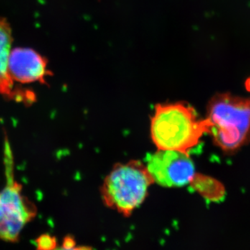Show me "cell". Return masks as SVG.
I'll list each match as a JSON object with an SVG mask.
<instances>
[{
	"mask_svg": "<svg viewBox=\"0 0 250 250\" xmlns=\"http://www.w3.org/2000/svg\"><path fill=\"white\" fill-rule=\"evenodd\" d=\"M36 244L39 250H53L57 247V241L53 237L44 234L36 240Z\"/></svg>",
	"mask_w": 250,
	"mask_h": 250,
	"instance_id": "cell-9",
	"label": "cell"
},
{
	"mask_svg": "<svg viewBox=\"0 0 250 250\" xmlns=\"http://www.w3.org/2000/svg\"><path fill=\"white\" fill-rule=\"evenodd\" d=\"M208 134L226 152L238 150L250 141V100L219 95L208 106Z\"/></svg>",
	"mask_w": 250,
	"mask_h": 250,
	"instance_id": "cell-2",
	"label": "cell"
},
{
	"mask_svg": "<svg viewBox=\"0 0 250 250\" xmlns=\"http://www.w3.org/2000/svg\"><path fill=\"white\" fill-rule=\"evenodd\" d=\"M6 185L0 190V240L14 242L18 239L26 224L34 218V206L22 195V187L14 179L12 157L6 146Z\"/></svg>",
	"mask_w": 250,
	"mask_h": 250,
	"instance_id": "cell-4",
	"label": "cell"
},
{
	"mask_svg": "<svg viewBox=\"0 0 250 250\" xmlns=\"http://www.w3.org/2000/svg\"><path fill=\"white\" fill-rule=\"evenodd\" d=\"M207 118L200 120L183 103L158 104L151 118V137L158 149L189 153L209 131Z\"/></svg>",
	"mask_w": 250,
	"mask_h": 250,
	"instance_id": "cell-1",
	"label": "cell"
},
{
	"mask_svg": "<svg viewBox=\"0 0 250 250\" xmlns=\"http://www.w3.org/2000/svg\"><path fill=\"white\" fill-rule=\"evenodd\" d=\"M146 166L154 183L164 187H180L190 184L195 166L189 153L158 149L146 157Z\"/></svg>",
	"mask_w": 250,
	"mask_h": 250,
	"instance_id": "cell-5",
	"label": "cell"
},
{
	"mask_svg": "<svg viewBox=\"0 0 250 250\" xmlns=\"http://www.w3.org/2000/svg\"><path fill=\"white\" fill-rule=\"evenodd\" d=\"M75 246H76V243H75V240L72 237L67 236L64 240L63 243H62V249H75Z\"/></svg>",
	"mask_w": 250,
	"mask_h": 250,
	"instance_id": "cell-10",
	"label": "cell"
},
{
	"mask_svg": "<svg viewBox=\"0 0 250 250\" xmlns=\"http://www.w3.org/2000/svg\"><path fill=\"white\" fill-rule=\"evenodd\" d=\"M147 167L141 161L118 164L102 187L105 205L128 217L144 201L148 188L154 184Z\"/></svg>",
	"mask_w": 250,
	"mask_h": 250,
	"instance_id": "cell-3",
	"label": "cell"
},
{
	"mask_svg": "<svg viewBox=\"0 0 250 250\" xmlns=\"http://www.w3.org/2000/svg\"><path fill=\"white\" fill-rule=\"evenodd\" d=\"M247 87H248V89L250 90V80L248 81V83H247Z\"/></svg>",
	"mask_w": 250,
	"mask_h": 250,
	"instance_id": "cell-11",
	"label": "cell"
},
{
	"mask_svg": "<svg viewBox=\"0 0 250 250\" xmlns=\"http://www.w3.org/2000/svg\"><path fill=\"white\" fill-rule=\"evenodd\" d=\"M190 184L194 190L207 200L220 202L225 198V189L223 184L212 177L201 174H195Z\"/></svg>",
	"mask_w": 250,
	"mask_h": 250,
	"instance_id": "cell-8",
	"label": "cell"
},
{
	"mask_svg": "<svg viewBox=\"0 0 250 250\" xmlns=\"http://www.w3.org/2000/svg\"><path fill=\"white\" fill-rule=\"evenodd\" d=\"M12 29L6 18L0 17V94L14 97V81L9 73V62L12 49Z\"/></svg>",
	"mask_w": 250,
	"mask_h": 250,
	"instance_id": "cell-7",
	"label": "cell"
},
{
	"mask_svg": "<svg viewBox=\"0 0 250 250\" xmlns=\"http://www.w3.org/2000/svg\"><path fill=\"white\" fill-rule=\"evenodd\" d=\"M45 57L34 49L18 47L10 54L9 73L14 82L21 83L40 82L46 83V78L50 76Z\"/></svg>",
	"mask_w": 250,
	"mask_h": 250,
	"instance_id": "cell-6",
	"label": "cell"
}]
</instances>
